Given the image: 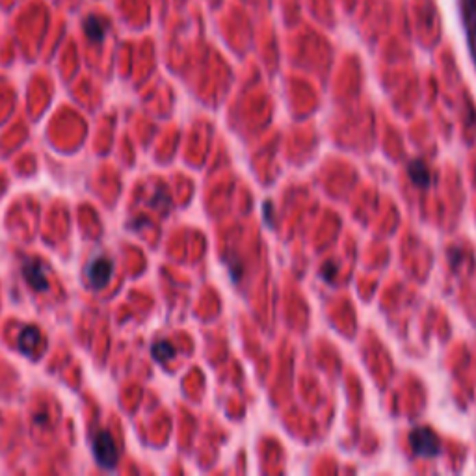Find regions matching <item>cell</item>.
Returning a JSON list of instances; mask_svg holds the SVG:
<instances>
[{
    "mask_svg": "<svg viewBox=\"0 0 476 476\" xmlns=\"http://www.w3.org/2000/svg\"><path fill=\"white\" fill-rule=\"evenodd\" d=\"M91 447H93V456H95L97 464L104 467V469H114L117 464V452L116 441L110 436L108 431H99L91 439Z\"/></svg>",
    "mask_w": 476,
    "mask_h": 476,
    "instance_id": "obj_1",
    "label": "cell"
},
{
    "mask_svg": "<svg viewBox=\"0 0 476 476\" xmlns=\"http://www.w3.org/2000/svg\"><path fill=\"white\" fill-rule=\"evenodd\" d=\"M114 274V263L108 257L93 259L88 266V281L93 290L103 289Z\"/></svg>",
    "mask_w": 476,
    "mask_h": 476,
    "instance_id": "obj_2",
    "label": "cell"
},
{
    "mask_svg": "<svg viewBox=\"0 0 476 476\" xmlns=\"http://www.w3.org/2000/svg\"><path fill=\"white\" fill-rule=\"evenodd\" d=\"M409 441H412L413 451L418 456L431 457L439 452V439L430 430H425V428H418V430L413 431L409 436Z\"/></svg>",
    "mask_w": 476,
    "mask_h": 476,
    "instance_id": "obj_3",
    "label": "cell"
},
{
    "mask_svg": "<svg viewBox=\"0 0 476 476\" xmlns=\"http://www.w3.org/2000/svg\"><path fill=\"white\" fill-rule=\"evenodd\" d=\"M462 17L469 41L471 56L476 65V0H462Z\"/></svg>",
    "mask_w": 476,
    "mask_h": 476,
    "instance_id": "obj_4",
    "label": "cell"
},
{
    "mask_svg": "<svg viewBox=\"0 0 476 476\" xmlns=\"http://www.w3.org/2000/svg\"><path fill=\"white\" fill-rule=\"evenodd\" d=\"M23 276H25L26 283L30 285L34 290H47V277L43 266L38 261H26L25 266H23Z\"/></svg>",
    "mask_w": 476,
    "mask_h": 476,
    "instance_id": "obj_5",
    "label": "cell"
},
{
    "mask_svg": "<svg viewBox=\"0 0 476 476\" xmlns=\"http://www.w3.org/2000/svg\"><path fill=\"white\" fill-rule=\"evenodd\" d=\"M41 344V333H39L38 328L34 326H28L19 333V339H17V346L25 355H32L36 352V348Z\"/></svg>",
    "mask_w": 476,
    "mask_h": 476,
    "instance_id": "obj_6",
    "label": "cell"
},
{
    "mask_svg": "<svg viewBox=\"0 0 476 476\" xmlns=\"http://www.w3.org/2000/svg\"><path fill=\"white\" fill-rule=\"evenodd\" d=\"M84 30H86V36L93 43H99L103 41L104 30H106V21L97 17V15H90L88 19L84 21Z\"/></svg>",
    "mask_w": 476,
    "mask_h": 476,
    "instance_id": "obj_7",
    "label": "cell"
},
{
    "mask_svg": "<svg viewBox=\"0 0 476 476\" xmlns=\"http://www.w3.org/2000/svg\"><path fill=\"white\" fill-rule=\"evenodd\" d=\"M409 175H412V179L415 185H418V187H426L428 182H430V175H428V169L425 167V164L423 162H413L412 166H409Z\"/></svg>",
    "mask_w": 476,
    "mask_h": 476,
    "instance_id": "obj_8",
    "label": "cell"
},
{
    "mask_svg": "<svg viewBox=\"0 0 476 476\" xmlns=\"http://www.w3.org/2000/svg\"><path fill=\"white\" fill-rule=\"evenodd\" d=\"M174 354H175V350L169 342H158V344L153 346V355H155V359L158 361L169 359V357H174Z\"/></svg>",
    "mask_w": 476,
    "mask_h": 476,
    "instance_id": "obj_9",
    "label": "cell"
}]
</instances>
